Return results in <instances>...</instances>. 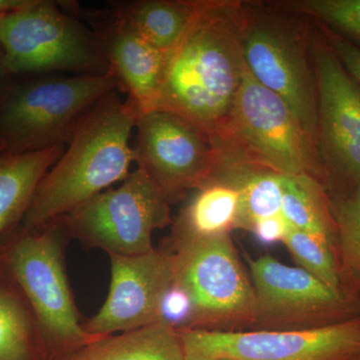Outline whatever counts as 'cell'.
<instances>
[{
    "instance_id": "9a60e30c",
    "label": "cell",
    "mask_w": 360,
    "mask_h": 360,
    "mask_svg": "<svg viewBox=\"0 0 360 360\" xmlns=\"http://www.w3.org/2000/svg\"><path fill=\"white\" fill-rule=\"evenodd\" d=\"M98 32L110 70L120 89L141 113L155 110L167 65V54L146 41L124 21L113 15Z\"/></svg>"
},
{
    "instance_id": "2e32d148",
    "label": "cell",
    "mask_w": 360,
    "mask_h": 360,
    "mask_svg": "<svg viewBox=\"0 0 360 360\" xmlns=\"http://www.w3.org/2000/svg\"><path fill=\"white\" fill-rule=\"evenodd\" d=\"M240 191L221 177H210L196 188L172 227V250L186 243L229 233L238 225Z\"/></svg>"
},
{
    "instance_id": "9c48e42d",
    "label": "cell",
    "mask_w": 360,
    "mask_h": 360,
    "mask_svg": "<svg viewBox=\"0 0 360 360\" xmlns=\"http://www.w3.org/2000/svg\"><path fill=\"white\" fill-rule=\"evenodd\" d=\"M186 360H347L360 354V317L297 329H176Z\"/></svg>"
},
{
    "instance_id": "6da1fadb",
    "label": "cell",
    "mask_w": 360,
    "mask_h": 360,
    "mask_svg": "<svg viewBox=\"0 0 360 360\" xmlns=\"http://www.w3.org/2000/svg\"><path fill=\"white\" fill-rule=\"evenodd\" d=\"M245 14L240 2L200 0L184 37L167 56L155 108L179 115L214 142L243 79Z\"/></svg>"
},
{
    "instance_id": "8fae6325",
    "label": "cell",
    "mask_w": 360,
    "mask_h": 360,
    "mask_svg": "<svg viewBox=\"0 0 360 360\" xmlns=\"http://www.w3.org/2000/svg\"><path fill=\"white\" fill-rule=\"evenodd\" d=\"M317 92L316 148L326 188L360 182V89L324 35L312 41Z\"/></svg>"
},
{
    "instance_id": "cb8c5ba5",
    "label": "cell",
    "mask_w": 360,
    "mask_h": 360,
    "mask_svg": "<svg viewBox=\"0 0 360 360\" xmlns=\"http://www.w3.org/2000/svg\"><path fill=\"white\" fill-rule=\"evenodd\" d=\"M281 6L319 20L323 27L360 47V0H296Z\"/></svg>"
},
{
    "instance_id": "f546056e",
    "label": "cell",
    "mask_w": 360,
    "mask_h": 360,
    "mask_svg": "<svg viewBox=\"0 0 360 360\" xmlns=\"http://www.w3.org/2000/svg\"><path fill=\"white\" fill-rule=\"evenodd\" d=\"M347 360H360V354L355 355V356L352 357V359Z\"/></svg>"
},
{
    "instance_id": "277c9868",
    "label": "cell",
    "mask_w": 360,
    "mask_h": 360,
    "mask_svg": "<svg viewBox=\"0 0 360 360\" xmlns=\"http://www.w3.org/2000/svg\"><path fill=\"white\" fill-rule=\"evenodd\" d=\"M215 144L231 160L281 175H312L326 186L316 143L288 104L257 82L246 66Z\"/></svg>"
},
{
    "instance_id": "603a6c76",
    "label": "cell",
    "mask_w": 360,
    "mask_h": 360,
    "mask_svg": "<svg viewBox=\"0 0 360 360\" xmlns=\"http://www.w3.org/2000/svg\"><path fill=\"white\" fill-rule=\"evenodd\" d=\"M283 243L302 269L333 290L345 293L335 250L326 240L288 225Z\"/></svg>"
},
{
    "instance_id": "4316f807",
    "label": "cell",
    "mask_w": 360,
    "mask_h": 360,
    "mask_svg": "<svg viewBox=\"0 0 360 360\" xmlns=\"http://www.w3.org/2000/svg\"><path fill=\"white\" fill-rule=\"evenodd\" d=\"M30 0H0V13L14 11L30 4Z\"/></svg>"
},
{
    "instance_id": "5b68a950",
    "label": "cell",
    "mask_w": 360,
    "mask_h": 360,
    "mask_svg": "<svg viewBox=\"0 0 360 360\" xmlns=\"http://www.w3.org/2000/svg\"><path fill=\"white\" fill-rule=\"evenodd\" d=\"M70 238L65 219L21 231L4 255V269L27 300L46 347L65 355L98 336L85 331L66 272Z\"/></svg>"
},
{
    "instance_id": "ac0fdd59",
    "label": "cell",
    "mask_w": 360,
    "mask_h": 360,
    "mask_svg": "<svg viewBox=\"0 0 360 360\" xmlns=\"http://www.w3.org/2000/svg\"><path fill=\"white\" fill-rule=\"evenodd\" d=\"M63 360H186L176 329L162 322L101 336Z\"/></svg>"
},
{
    "instance_id": "83f0119b",
    "label": "cell",
    "mask_w": 360,
    "mask_h": 360,
    "mask_svg": "<svg viewBox=\"0 0 360 360\" xmlns=\"http://www.w3.org/2000/svg\"><path fill=\"white\" fill-rule=\"evenodd\" d=\"M8 77L9 75H7L6 68H4V56H2V51L1 49H0V87L4 85V82H6V79Z\"/></svg>"
},
{
    "instance_id": "30bf717a",
    "label": "cell",
    "mask_w": 360,
    "mask_h": 360,
    "mask_svg": "<svg viewBox=\"0 0 360 360\" xmlns=\"http://www.w3.org/2000/svg\"><path fill=\"white\" fill-rule=\"evenodd\" d=\"M255 323L264 329L319 328L360 317V296L333 290L302 267L265 255L250 260Z\"/></svg>"
},
{
    "instance_id": "7a4b0ae2",
    "label": "cell",
    "mask_w": 360,
    "mask_h": 360,
    "mask_svg": "<svg viewBox=\"0 0 360 360\" xmlns=\"http://www.w3.org/2000/svg\"><path fill=\"white\" fill-rule=\"evenodd\" d=\"M139 110L117 90L104 97L78 125L63 155L40 180L21 231H32L70 214L123 181L135 162L130 146Z\"/></svg>"
},
{
    "instance_id": "3957f363",
    "label": "cell",
    "mask_w": 360,
    "mask_h": 360,
    "mask_svg": "<svg viewBox=\"0 0 360 360\" xmlns=\"http://www.w3.org/2000/svg\"><path fill=\"white\" fill-rule=\"evenodd\" d=\"M118 89L112 70L103 75L9 77L0 87L4 153L68 146L85 116Z\"/></svg>"
},
{
    "instance_id": "ba28073f",
    "label": "cell",
    "mask_w": 360,
    "mask_h": 360,
    "mask_svg": "<svg viewBox=\"0 0 360 360\" xmlns=\"http://www.w3.org/2000/svg\"><path fill=\"white\" fill-rule=\"evenodd\" d=\"M170 252L174 255V283L193 307L187 328L224 330L255 323V290L231 233L186 243Z\"/></svg>"
},
{
    "instance_id": "7c38bea8",
    "label": "cell",
    "mask_w": 360,
    "mask_h": 360,
    "mask_svg": "<svg viewBox=\"0 0 360 360\" xmlns=\"http://www.w3.org/2000/svg\"><path fill=\"white\" fill-rule=\"evenodd\" d=\"M135 129L137 168L169 201L202 186L219 165L221 153L212 137L174 112L155 108L141 113Z\"/></svg>"
},
{
    "instance_id": "f1b7e54d",
    "label": "cell",
    "mask_w": 360,
    "mask_h": 360,
    "mask_svg": "<svg viewBox=\"0 0 360 360\" xmlns=\"http://www.w3.org/2000/svg\"><path fill=\"white\" fill-rule=\"evenodd\" d=\"M4 153V143H2L1 141H0V155H1V153Z\"/></svg>"
},
{
    "instance_id": "484cf974",
    "label": "cell",
    "mask_w": 360,
    "mask_h": 360,
    "mask_svg": "<svg viewBox=\"0 0 360 360\" xmlns=\"http://www.w3.org/2000/svg\"><path fill=\"white\" fill-rule=\"evenodd\" d=\"M288 229V224H286L283 215H277V217L259 220L257 224H253L250 231H252L258 240L262 241L264 245H271L277 241H283Z\"/></svg>"
},
{
    "instance_id": "8992f818",
    "label": "cell",
    "mask_w": 360,
    "mask_h": 360,
    "mask_svg": "<svg viewBox=\"0 0 360 360\" xmlns=\"http://www.w3.org/2000/svg\"><path fill=\"white\" fill-rule=\"evenodd\" d=\"M0 49L9 77L111 71L98 32L47 0H30L20 8L0 13Z\"/></svg>"
},
{
    "instance_id": "4dcf8cb0",
    "label": "cell",
    "mask_w": 360,
    "mask_h": 360,
    "mask_svg": "<svg viewBox=\"0 0 360 360\" xmlns=\"http://www.w3.org/2000/svg\"><path fill=\"white\" fill-rule=\"evenodd\" d=\"M219 360H232V359H219Z\"/></svg>"
},
{
    "instance_id": "44dd1931",
    "label": "cell",
    "mask_w": 360,
    "mask_h": 360,
    "mask_svg": "<svg viewBox=\"0 0 360 360\" xmlns=\"http://www.w3.org/2000/svg\"><path fill=\"white\" fill-rule=\"evenodd\" d=\"M6 274L0 276V360H34L46 343L32 307Z\"/></svg>"
},
{
    "instance_id": "e0dca14e",
    "label": "cell",
    "mask_w": 360,
    "mask_h": 360,
    "mask_svg": "<svg viewBox=\"0 0 360 360\" xmlns=\"http://www.w3.org/2000/svg\"><path fill=\"white\" fill-rule=\"evenodd\" d=\"M66 146L0 155V238L21 224L40 180Z\"/></svg>"
},
{
    "instance_id": "d4e9b609",
    "label": "cell",
    "mask_w": 360,
    "mask_h": 360,
    "mask_svg": "<svg viewBox=\"0 0 360 360\" xmlns=\"http://www.w3.org/2000/svg\"><path fill=\"white\" fill-rule=\"evenodd\" d=\"M322 34L331 47L335 56L340 59L341 65L349 73L355 84L360 89V47L343 39L340 35L324 27Z\"/></svg>"
},
{
    "instance_id": "ffe728a7",
    "label": "cell",
    "mask_w": 360,
    "mask_h": 360,
    "mask_svg": "<svg viewBox=\"0 0 360 360\" xmlns=\"http://www.w3.org/2000/svg\"><path fill=\"white\" fill-rule=\"evenodd\" d=\"M281 215L292 229L326 240L336 255L335 219L321 180L309 174L283 175Z\"/></svg>"
},
{
    "instance_id": "7402d4cb",
    "label": "cell",
    "mask_w": 360,
    "mask_h": 360,
    "mask_svg": "<svg viewBox=\"0 0 360 360\" xmlns=\"http://www.w3.org/2000/svg\"><path fill=\"white\" fill-rule=\"evenodd\" d=\"M336 229V257L348 295L360 296V182L328 189Z\"/></svg>"
},
{
    "instance_id": "5bb4252c",
    "label": "cell",
    "mask_w": 360,
    "mask_h": 360,
    "mask_svg": "<svg viewBox=\"0 0 360 360\" xmlns=\"http://www.w3.org/2000/svg\"><path fill=\"white\" fill-rule=\"evenodd\" d=\"M110 284L108 297L84 322L87 333L108 336L158 322L163 296L174 283V255L153 248L143 255H108Z\"/></svg>"
},
{
    "instance_id": "d6986e66",
    "label": "cell",
    "mask_w": 360,
    "mask_h": 360,
    "mask_svg": "<svg viewBox=\"0 0 360 360\" xmlns=\"http://www.w3.org/2000/svg\"><path fill=\"white\" fill-rule=\"evenodd\" d=\"M198 6V1L186 0H137L120 2L115 16L149 44L168 54L184 37Z\"/></svg>"
},
{
    "instance_id": "4fadbf2b",
    "label": "cell",
    "mask_w": 360,
    "mask_h": 360,
    "mask_svg": "<svg viewBox=\"0 0 360 360\" xmlns=\"http://www.w3.org/2000/svg\"><path fill=\"white\" fill-rule=\"evenodd\" d=\"M243 52L252 77L288 104L316 143V80L300 32L288 22L246 11Z\"/></svg>"
},
{
    "instance_id": "52a82bcc",
    "label": "cell",
    "mask_w": 360,
    "mask_h": 360,
    "mask_svg": "<svg viewBox=\"0 0 360 360\" xmlns=\"http://www.w3.org/2000/svg\"><path fill=\"white\" fill-rule=\"evenodd\" d=\"M170 201L137 168L117 188L108 189L63 217L68 236L108 255L132 257L153 250V236L170 224Z\"/></svg>"
}]
</instances>
